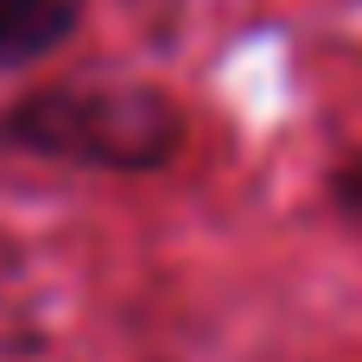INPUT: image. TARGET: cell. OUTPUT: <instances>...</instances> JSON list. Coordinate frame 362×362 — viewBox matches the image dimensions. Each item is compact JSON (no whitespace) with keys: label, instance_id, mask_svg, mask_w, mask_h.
<instances>
[{"label":"cell","instance_id":"1","mask_svg":"<svg viewBox=\"0 0 362 362\" xmlns=\"http://www.w3.org/2000/svg\"><path fill=\"white\" fill-rule=\"evenodd\" d=\"M185 108L172 89L140 76H57L0 108V153L146 178L185 153Z\"/></svg>","mask_w":362,"mask_h":362},{"label":"cell","instance_id":"2","mask_svg":"<svg viewBox=\"0 0 362 362\" xmlns=\"http://www.w3.org/2000/svg\"><path fill=\"white\" fill-rule=\"evenodd\" d=\"M89 0H0V70H32L76 38Z\"/></svg>","mask_w":362,"mask_h":362},{"label":"cell","instance_id":"3","mask_svg":"<svg viewBox=\"0 0 362 362\" xmlns=\"http://www.w3.org/2000/svg\"><path fill=\"white\" fill-rule=\"evenodd\" d=\"M325 191H331V204H337L350 223H362V153H350V159H337V165H331Z\"/></svg>","mask_w":362,"mask_h":362}]
</instances>
